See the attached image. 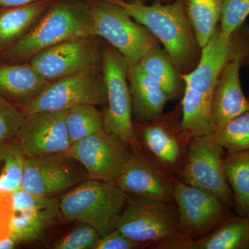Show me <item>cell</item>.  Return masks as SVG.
Listing matches in <instances>:
<instances>
[{
  "mask_svg": "<svg viewBox=\"0 0 249 249\" xmlns=\"http://www.w3.org/2000/svg\"><path fill=\"white\" fill-rule=\"evenodd\" d=\"M67 109L25 115L14 139L26 157L67 152L71 146L66 124Z\"/></svg>",
  "mask_w": 249,
  "mask_h": 249,
  "instance_id": "16",
  "label": "cell"
},
{
  "mask_svg": "<svg viewBox=\"0 0 249 249\" xmlns=\"http://www.w3.org/2000/svg\"><path fill=\"white\" fill-rule=\"evenodd\" d=\"M243 66L242 60L233 59L228 62L219 75L211 101L214 130L249 109V98L244 94L241 85L240 70Z\"/></svg>",
  "mask_w": 249,
  "mask_h": 249,
  "instance_id": "18",
  "label": "cell"
},
{
  "mask_svg": "<svg viewBox=\"0 0 249 249\" xmlns=\"http://www.w3.org/2000/svg\"><path fill=\"white\" fill-rule=\"evenodd\" d=\"M124 8L134 20L147 28L163 45L181 75L194 70L200 60L199 45L191 22L178 0L151 5L109 0Z\"/></svg>",
  "mask_w": 249,
  "mask_h": 249,
  "instance_id": "2",
  "label": "cell"
},
{
  "mask_svg": "<svg viewBox=\"0 0 249 249\" xmlns=\"http://www.w3.org/2000/svg\"><path fill=\"white\" fill-rule=\"evenodd\" d=\"M127 200L117 185L88 178L62 196L60 207L65 219L88 224L102 237L113 230Z\"/></svg>",
  "mask_w": 249,
  "mask_h": 249,
  "instance_id": "4",
  "label": "cell"
},
{
  "mask_svg": "<svg viewBox=\"0 0 249 249\" xmlns=\"http://www.w3.org/2000/svg\"><path fill=\"white\" fill-rule=\"evenodd\" d=\"M233 59H240L249 67V24L244 23L227 38L219 25L201 50L197 66L181 75L185 88L181 105L182 127L194 136L210 135L214 128L211 118V101L219 75Z\"/></svg>",
  "mask_w": 249,
  "mask_h": 249,
  "instance_id": "1",
  "label": "cell"
},
{
  "mask_svg": "<svg viewBox=\"0 0 249 249\" xmlns=\"http://www.w3.org/2000/svg\"><path fill=\"white\" fill-rule=\"evenodd\" d=\"M174 201L178 222L185 235L196 240L209 233L226 218L232 215L231 208L207 192L172 178Z\"/></svg>",
  "mask_w": 249,
  "mask_h": 249,
  "instance_id": "13",
  "label": "cell"
},
{
  "mask_svg": "<svg viewBox=\"0 0 249 249\" xmlns=\"http://www.w3.org/2000/svg\"><path fill=\"white\" fill-rule=\"evenodd\" d=\"M84 167L88 178L116 184L132 152L114 134L101 129L66 152Z\"/></svg>",
  "mask_w": 249,
  "mask_h": 249,
  "instance_id": "12",
  "label": "cell"
},
{
  "mask_svg": "<svg viewBox=\"0 0 249 249\" xmlns=\"http://www.w3.org/2000/svg\"><path fill=\"white\" fill-rule=\"evenodd\" d=\"M174 0H153V2L161 3V4H169L173 2Z\"/></svg>",
  "mask_w": 249,
  "mask_h": 249,
  "instance_id": "36",
  "label": "cell"
},
{
  "mask_svg": "<svg viewBox=\"0 0 249 249\" xmlns=\"http://www.w3.org/2000/svg\"><path fill=\"white\" fill-rule=\"evenodd\" d=\"M89 11L93 21V36L102 37L117 49L129 65L138 62L149 49L160 43L146 27L112 1H94Z\"/></svg>",
  "mask_w": 249,
  "mask_h": 249,
  "instance_id": "7",
  "label": "cell"
},
{
  "mask_svg": "<svg viewBox=\"0 0 249 249\" xmlns=\"http://www.w3.org/2000/svg\"><path fill=\"white\" fill-rule=\"evenodd\" d=\"M201 48L219 25L224 0H178Z\"/></svg>",
  "mask_w": 249,
  "mask_h": 249,
  "instance_id": "25",
  "label": "cell"
},
{
  "mask_svg": "<svg viewBox=\"0 0 249 249\" xmlns=\"http://www.w3.org/2000/svg\"><path fill=\"white\" fill-rule=\"evenodd\" d=\"M247 218H248V219L249 220V211L248 214H247Z\"/></svg>",
  "mask_w": 249,
  "mask_h": 249,
  "instance_id": "37",
  "label": "cell"
},
{
  "mask_svg": "<svg viewBox=\"0 0 249 249\" xmlns=\"http://www.w3.org/2000/svg\"><path fill=\"white\" fill-rule=\"evenodd\" d=\"M107 92L103 76L91 70L51 82L35 101L22 108L24 115L65 110L81 105L106 107Z\"/></svg>",
  "mask_w": 249,
  "mask_h": 249,
  "instance_id": "10",
  "label": "cell"
},
{
  "mask_svg": "<svg viewBox=\"0 0 249 249\" xmlns=\"http://www.w3.org/2000/svg\"><path fill=\"white\" fill-rule=\"evenodd\" d=\"M172 178L144 152L132 153L116 184L128 196L154 204L173 203Z\"/></svg>",
  "mask_w": 249,
  "mask_h": 249,
  "instance_id": "17",
  "label": "cell"
},
{
  "mask_svg": "<svg viewBox=\"0 0 249 249\" xmlns=\"http://www.w3.org/2000/svg\"><path fill=\"white\" fill-rule=\"evenodd\" d=\"M139 63L149 78L163 90L169 101L182 98L185 85L181 74L160 43L149 49Z\"/></svg>",
  "mask_w": 249,
  "mask_h": 249,
  "instance_id": "21",
  "label": "cell"
},
{
  "mask_svg": "<svg viewBox=\"0 0 249 249\" xmlns=\"http://www.w3.org/2000/svg\"><path fill=\"white\" fill-rule=\"evenodd\" d=\"M127 80L134 122H149L163 114L168 96L145 73L138 62L129 65Z\"/></svg>",
  "mask_w": 249,
  "mask_h": 249,
  "instance_id": "19",
  "label": "cell"
},
{
  "mask_svg": "<svg viewBox=\"0 0 249 249\" xmlns=\"http://www.w3.org/2000/svg\"><path fill=\"white\" fill-rule=\"evenodd\" d=\"M31 63L0 64V94L15 106H29L49 84Z\"/></svg>",
  "mask_w": 249,
  "mask_h": 249,
  "instance_id": "20",
  "label": "cell"
},
{
  "mask_svg": "<svg viewBox=\"0 0 249 249\" xmlns=\"http://www.w3.org/2000/svg\"><path fill=\"white\" fill-rule=\"evenodd\" d=\"M114 229L145 247L150 246L155 249L165 241L185 235L180 227L175 202L154 204L130 196L116 218Z\"/></svg>",
  "mask_w": 249,
  "mask_h": 249,
  "instance_id": "8",
  "label": "cell"
},
{
  "mask_svg": "<svg viewBox=\"0 0 249 249\" xmlns=\"http://www.w3.org/2000/svg\"><path fill=\"white\" fill-rule=\"evenodd\" d=\"M86 170L66 152L27 157L21 188L32 194L55 196L88 179Z\"/></svg>",
  "mask_w": 249,
  "mask_h": 249,
  "instance_id": "11",
  "label": "cell"
},
{
  "mask_svg": "<svg viewBox=\"0 0 249 249\" xmlns=\"http://www.w3.org/2000/svg\"><path fill=\"white\" fill-rule=\"evenodd\" d=\"M49 4V0L9 8L0 14V47L13 45L36 23Z\"/></svg>",
  "mask_w": 249,
  "mask_h": 249,
  "instance_id": "24",
  "label": "cell"
},
{
  "mask_svg": "<svg viewBox=\"0 0 249 249\" xmlns=\"http://www.w3.org/2000/svg\"><path fill=\"white\" fill-rule=\"evenodd\" d=\"M101 239L97 231L81 224L53 244L55 249H95Z\"/></svg>",
  "mask_w": 249,
  "mask_h": 249,
  "instance_id": "30",
  "label": "cell"
},
{
  "mask_svg": "<svg viewBox=\"0 0 249 249\" xmlns=\"http://www.w3.org/2000/svg\"><path fill=\"white\" fill-rule=\"evenodd\" d=\"M188 249H249V220L231 215L211 231L191 240Z\"/></svg>",
  "mask_w": 249,
  "mask_h": 249,
  "instance_id": "22",
  "label": "cell"
},
{
  "mask_svg": "<svg viewBox=\"0 0 249 249\" xmlns=\"http://www.w3.org/2000/svg\"></svg>",
  "mask_w": 249,
  "mask_h": 249,
  "instance_id": "38",
  "label": "cell"
},
{
  "mask_svg": "<svg viewBox=\"0 0 249 249\" xmlns=\"http://www.w3.org/2000/svg\"><path fill=\"white\" fill-rule=\"evenodd\" d=\"M124 1L129 3H141V4H145L148 0H124ZM152 1H153V0H152Z\"/></svg>",
  "mask_w": 249,
  "mask_h": 249,
  "instance_id": "35",
  "label": "cell"
},
{
  "mask_svg": "<svg viewBox=\"0 0 249 249\" xmlns=\"http://www.w3.org/2000/svg\"><path fill=\"white\" fill-rule=\"evenodd\" d=\"M40 0H0V6L12 8L32 4Z\"/></svg>",
  "mask_w": 249,
  "mask_h": 249,
  "instance_id": "34",
  "label": "cell"
},
{
  "mask_svg": "<svg viewBox=\"0 0 249 249\" xmlns=\"http://www.w3.org/2000/svg\"><path fill=\"white\" fill-rule=\"evenodd\" d=\"M249 16V0H224L219 22L223 37H229L246 22Z\"/></svg>",
  "mask_w": 249,
  "mask_h": 249,
  "instance_id": "29",
  "label": "cell"
},
{
  "mask_svg": "<svg viewBox=\"0 0 249 249\" xmlns=\"http://www.w3.org/2000/svg\"><path fill=\"white\" fill-rule=\"evenodd\" d=\"M12 215V193L0 192V249H13L18 245L11 237Z\"/></svg>",
  "mask_w": 249,
  "mask_h": 249,
  "instance_id": "32",
  "label": "cell"
},
{
  "mask_svg": "<svg viewBox=\"0 0 249 249\" xmlns=\"http://www.w3.org/2000/svg\"><path fill=\"white\" fill-rule=\"evenodd\" d=\"M224 169L233 194L236 213L241 217H247L249 211V150H226Z\"/></svg>",
  "mask_w": 249,
  "mask_h": 249,
  "instance_id": "23",
  "label": "cell"
},
{
  "mask_svg": "<svg viewBox=\"0 0 249 249\" xmlns=\"http://www.w3.org/2000/svg\"><path fill=\"white\" fill-rule=\"evenodd\" d=\"M26 158L16 141L0 142V192L21 188Z\"/></svg>",
  "mask_w": 249,
  "mask_h": 249,
  "instance_id": "26",
  "label": "cell"
},
{
  "mask_svg": "<svg viewBox=\"0 0 249 249\" xmlns=\"http://www.w3.org/2000/svg\"><path fill=\"white\" fill-rule=\"evenodd\" d=\"M225 152L212 134L192 137L184 165L178 177L183 182L207 192L232 208L233 194L224 169Z\"/></svg>",
  "mask_w": 249,
  "mask_h": 249,
  "instance_id": "9",
  "label": "cell"
},
{
  "mask_svg": "<svg viewBox=\"0 0 249 249\" xmlns=\"http://www.w3.org/2000/svg\"><path fill=\"white\" fill-rule=\"evenodd\" d=\"M24 120L23 111L0 94V142L14 140Z\"/></svg>",
  "mask_w": 249,
  "mask_h": 249,
  "instance_id": "31",
  "label": "cell"
},
{
  "mask_svg": "<svg viewBox=\"0 0 249 249\" xmlns=\"http://www.w3.org/2000/svg\"><path fill=\"white\" fill-rule=\"evenodd\" d=\"M66 124L71 145L103 128V113L93 105L67 109Z\"/></svg>",
  "mask_w": 249,
  "mask_h": 249,
  "instance_id": "27",
  "label": "cell"
},
{
  "mask_svg": "<svg viewBox=\"0 0 249 249\" xmlns=\"http://www.w3.org/2000/svg\"><path fill=\"white\" fill-rule=\"evenodd\" d=\"M145 247L119 231L114 229L101 237L95 249H139L145 248Z\"/></svg>",
  "mask_w": 249,
  "mask_h": 249,
  "instance_id": "33",
  "label": "cell"
},
{
  "mask_svg": "<svg viewBox=\"0 0 249 249\" xmlns=\"http://www.w3.org/2000/svg\"><path fill=\"white\" fill-rule=\"evenodd\" d=\"M127 60L112 46L102 52L103 76L107 92V103L103 113V129L114 134L132 153L143 152L134 129L129 93Z\"/></svg>",
  "mask_w": 249,
  "mask_h": 249,
  "instance_id": "5",
  "label": "cell"
},
{
  "mask_svg": "<svg viewBox=\"0 0 249 249\" xmlns=\"http://www.w3.org/2000/svg\"><path fill=\"white\" fill-rule=\"evenodd\" d=\"M94 36L64 41L32 57L31 65L49 83L83 72L97 70L102 63Z\"/></svg>",
  "mask_w": 249,
  "mask_h": 249,
  "instance_id": "14",
  "label": "cell"
},
{
  "mask_svg": "<svg viewBox=\"0 0 249 249\" xmlns=\"http://www.w3.org/2000/svg\"><path fill=\"white\" fill-rule=\"evenodd\" d=\"M11 237L18 245L40 240L47 231L65 219L60 199L32 194L19 188L12 193Z\"/></svg>",
  "mask_w": 249,
  "mask_h": 249,
  "instance_id": "15",
  "label": "cell"
},
{
  "mask_svg": "<svg viewBox=\"0 0 249 249\" xmlns=\"http://www.w3.org/2000/svg\"><path fill=\"white\" fill-rule=\"evenodd\" d=\"M89 36H93V21L89 9L63 1L53 5L35 27L9 46L3 58L24 60L64 41Z\"/></svg>",
  "mask_w": 249,
  "mask_h": 249,
  "instance_id": "3",
  "label": "cell"
},
{
  "mask_svg": "<svg viewBox=\"0 0 249 249\" xmlns=\"http://www.w3.org/2000/svg\"><path fill=\"white\" fill-rule=\"evenodd\" d=\"M227 151H242L249 150V107L212 134Z\"/></svg>",
  "mask_w": 249,
  "mask_h": 249,
  "instance_id": "28",
  "label": "cell"
},
{
  "mask_svg": "<svg viewBox=\"0 0 249 249\" xmlns=\"http://www.w3.org/2000/svg\"><path fill=\"white\" fill-rule=\"evenodd\" d=\"M133 124L143 152L163 173L178 177L184 165L192 138L182 127L181 103L155 120L142 124L133 121Z\"/></svg>",
  "mask_w": 249,
  "mask_h": 249,
  "instance_id": "6",
  "label": "cell"
}]
</instances>
